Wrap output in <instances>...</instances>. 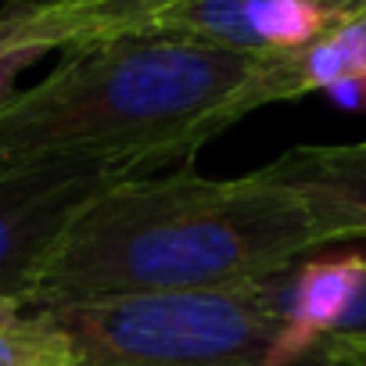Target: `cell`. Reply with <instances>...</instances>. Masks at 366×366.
Wrapping results in <instances>:
<instances>
[{
    "label": "cell",
    "mask_w": 366,
    "mask_h": 366,
    "mask_svg": "<svg viewBox=\"0 0 366 366\" xmlns=\"http://www.w3.org/2000/svg\"><path fill=\"white\" fill-rule=\"evenodd\" d=\"M355 76H366V8L341 19L330 33L298 51L259 58L252 79L234 101V122L277 101H295L316 90L327 94Z\"/></svg>",
    "instance_id": "52a82bcc"
},
{
    "label": "cell",
    "mask_w": 366,
    "mask_h": 366,
    "mask_svg": "<svg viewBox=\"0 0 366 366\" xmlns=\"http://www.w3.org/2000/svg\"><path fill=\"white\" fill-rule=\"evenodd\" d=\"M65 4L79 8L94 22V33H97V44H101V40H112V36L137 33L162 8L176 4V0H65Z\"/></svg>",
    "instance_id": "8fae6325"
},
{
    "label": "cell",
    "mask_w": 366,
    "mask_h": 366,
    "mask_svg": "<svg viewBox=\"0 0 366 366\" xmlns=\"http://www.w3.org/2000/svg\"><path fill=\"white\" fill-rule=\"evenodd\" d=\"M97 44L94 22L65 0H8L0 8V101L19 86V76L54 51Z\"/></svg>",
    "instance_id": "9c48e42d"
},
{
    "label": "cell",
    "mask_w": 366,
    "mask_h": 366,
    "mask_svg": "<svg viewBox=\"0 0 366 366\" xmlns=\"http://www.w3.org/2000/svg\"><path fill=\"white\" fill-rule=\"evenodd\" d=\"M337 22L341 15L320 0H176L137 33L277 58L320 40Z\"/></svg>",
    "instance_id": "5b68a950"
},
{
    "label": "cell",
    "mask_w": 366,
    "mask_h": 366,
    "mask_svg": "<svg viewBox=\"0 0 366 366\" xmlns=\"http://www.w3.org/2000/svg\"><path fill=\"white\" fill-rule=\"evenodd\" d=\"M262 169L302 194L327 244L366 237V140L302 144Z\"/></svg>",
    "instance_id": "8992f818"
},
{
    "label": "cell",
    "mask_w": 366,
    "mask_h": 366,
    "mask_svg": "<svg viewBox=\"0 0 366 366\" xmlns=\"http://www.w3.org/2000/svg\"><path fill=\"white\" fill-rule=\"evenodd\" d=\"M144 169L154 165L137 154H97L0 172V302L26 305L72 219L112 183Z\"/></svg>",
    "instance_id": "277c9868"
},
{
    "label": "cell",
    "mask_w": 366,
    "mask_h": 366,
    "mask_svg": "<svg viewBox=\"0 0 366 366\" xmlns=\"http://www.w3.org/2000/svg\"><path fill=\"white\" fill-rule=\"evenodd\" d=\"M284 277L104 295L47 312L76 366H266L284 330Z\"/></svg>",
    "instance_id": "3957f363"
},
{
    "label": "cell",
    "mask_w": 366,
    "mask_h": 366,
    "mask_svg": "<svg viewBox=\"0 0 366 366\" xmlns=\"http://www.w3.org/2000/svg\"><path fill=\"white\" fill-rule=\"evenodd\" d=\"M320 4H327L334 15H341V19H348V15H355L359 8H366V0H320Z\"/></svg>",
    "instance_id": "9a60e30c"
},
{
    "label": "cell",
    "mask_w": 366,
    "mask_h": 366,
    "mask_svg": "<svg viewBox=\"0 0 366 366\" xmlns=\"http://www.w3.org/2000/svg\"><path fill=\"white\" fill-rule=\"evenodd\" d=\"M330 337H366V269L359 277V287L345 309V316L337 320V330Z\"/></svg>",
    "instance_id": "4fadbf2b"
},
{
    "label": "cell",
    "mask_w": 366,
    "mask_h": 366,
    "mask_svg": "<svg viewBox=\"0 0 366 366\" xmlns=\"http://www.w3.org/2000/svg\"><path fill=\"white\" fill-rule=\"evenodd\" d=\"M366 269V255L348 252L337 259H305L284 277V330L269 352L266 366H295L320 341L337 330L359 277Z\"/></svg>",
    "instance_id": "ba28073f"
},
{
    "label": "cell",
    "mask_w": 366,
    "mask_h": 366,
    "mask_svg": "<svg viewBox=\"0 0 366 366\" xmlns=\"http://www.w3.org/2000/svg\"><path fill=\"white\" fill-rule=\"evenodd\" d=\"M0 366H76V359L47 309L0 302Z\"/></svg>",
    "instance_id": "30bf717a"
},
{
    "label": "cell",
    "mask_w": 366,
    "mask_h": 366,
    "mask_svg": "<svg viewBox=\"0 0 366 366\" xmlns=\"http://www.w3.org/2000/svg\"><path fill=\"white\" fill-rule=\"evenodd\" d=\"M259 58L172 36H112L0 101V172L65 158L137 154L187 162L234 126Z\"/></svg>",
    "instance_id": "7a4b0ae2"
},
{
    "label": "cell",
    "mask_w": 366,
    "mask_h": 366,
    "mask_svg": "<svg viewBox=\"0 0 366 366\" xmlns=\"http://www.w3.org/2000/svg\"><path fill=\"white\" fill-rule=\"evenodd\" d=\"M327 97L337 101L348 112H366V76H355V79H345V83L330 86Z\"/></svg>",
    "instance_id": "5bb4252c"
},
{
    "label": "cell",
    "mask_w": 366,
    "mask_h": 366,
    "mask_svg": "<svg viewBox=\"0 0 366 366\" xmlns=\"http://www.w3.org/2000/svg\"><path fill=\"white\" fill-rule=\"evenodd\" d=\"M295 366H366V337H327Z\"/></svg>",
    "instance_id": "7c38bea8"
},
{
    "label": "cell",
    "mask_w": 366,
    "mask_h": 366,
    "mask_svg": "<svg viewBox=\"0 0 366 366\" xmlns=\"http://www.w3.org/2000/svg\"><path fill=\"white\" fill-rule=\"evenodd\" d=\"M327 248L309 205L266 169L212 179L194 169L126 176L65 230L29 309L104 295L237 287L280 277Z\"/></svg>",
    "instance_id": "6da1fadb"
}]
</instances>
